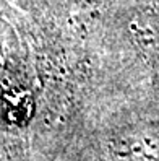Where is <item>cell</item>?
Instances as JSON below:
<instances>
[{
  "label": "cell",
  "mask_w": 159,
  "mask_h": 161,
  "mask_svg": "<svg viewBox=\"0 0 159 161\" xmlns=\"http://www.w3.org/2000/svg\"><path fill=\"white\" fill-rule=\"evenodd\" d=\"M101 161H159V122H146L112 135Z\"/></svg>",
  "instance_id": "cell-1"
},
{
  "label": "cell",
  "mask_w": 159,
  "mask_h": 161,
  "mask_svg": "<svg viewBox=\"0 0 159 161\" xmlns=\"http://www.w3.org/2000/svg\"><path fill=\"white\" fill-rule=\"evenodd\" d=\"M135 41L145 55L159 65V15H140L132 23Z\"/></svg>",
  "instance_id": "cell-2"
}]
</instances>
